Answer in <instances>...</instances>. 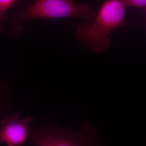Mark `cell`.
Wrapping results in <instances>:
<instances>
[{"instance_id": "obj_1", "label": "cell", "mask_w": 146, "mask_h": 146, "mask_svg": "<svg viewBox=\"0 0 146 146\" xmlns=\"http://www.w3.org/2000/svg\"><path fill=\"white\" fill-rule=\"evenodd\" d=\"M125 8L121 0H105L100 6L93 21L77 26L76 39L90 52L106 51L110 46L109 35L125 24Z\"/></svg>"}, {"instance_id": "obj_6", "label": "cell", "mask_w": 146, "mask_h": 146, "mask_svg": "<svg viewBox=\"0 0 146 146\" xmlns=\"http://www.w3.org/2000/svg\"><path fill=\"white\" fill-rule=\"evenodd\" d=\"M125 7H135L138 8H146V0H121Z\"/></svg>"}, {"instance_id": "obj_3", "label": "cell", "mask_w": 146, "mask_h": 146, "mask_svg": "<svg viewBox=\"0 0 146 146\" xmlns=\"http://www.w3.org/2000/svg\"><path fill=\"white\" fill-rule=\"evenodd\" d=\"M32 141L39 146H95L100 143L96 131L89 124L83 125L78 131L48 125L33 133Z\"/></svg>"}, {"instance_id": "obj_4", "label": "cell", "mask_w": 146, "mask_h": 146, "mask_svg": "<svg viewBox=\"0 0 146 146\" xmlns=\"http://www.w3.org/2000/svg\"><path fill=\"white\" fill-rule=\"evenodd\" d=\"M33 120L31 117L20 119L17 114L3 120L0 127V144L16 146L25 143L28 137L29 127Z\"/></svg>"}, {"instance_id": "obj_2", "label": "cell", "mask_w": 146, "mask_h": 146, "mask_svg": "<svg viewBox=\"0 0 146 146\" xmlns=\"http://www.w3.org/2000/svg\"><path fill=\"white\" fill-rule=\"evenodd\" d=\"M96 15L87 4H78L73 0H35L31 5L17 14L12 22L10 35L13 37L22 31V25L34 19H58L76 17L92 22Z\"/></svg>"}, {"instance_id": "obj_5", "label": "cell", "mask_w": 146, "mask_h": 146, "mask_svg": "<svg viewBox=\"0 0 146 146\" xmlns=\"http://www.w3.org/2000/svg\"><path fill=\"white\" fill-rule=\"evenodd\" d=\"M17 0H0V33L3 31L4 22L7 19V11Z\"/></svg>"}]
</instances>
